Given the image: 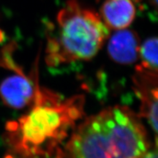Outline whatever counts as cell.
<instances>
[{"label":"cell","instance_id":"6da1fadb","mask_svg":"<svg viewBox=\"0 0 158 158\" xmlns=\"http://www.w3.org/2000/svg\"><path fill=\"white\" fill-rule=\"evenodd\" d=\"M84 98L62 100L37 87L34 106L15 122L6 124L5 141L18 158H48L58 149L84 114Z\"/></svg>","mask_w":158,"mask_h":158},{"label":"cell","instance_id":"7a4b0ae2","mask_svg":"<svg viewBox=\"0 0 158 158\" xmlns=\"http://www.w3.org/2000/svg\"><path fill=\"white\" fill-rule=\"evenodd\" d=\"M149 149L140 118L129 108L116 106L79 124L60 158H140Z\"/></svg>","mask_w":158,"mask_h":158},{"label":"cell","instance_id":"3957f363","mask_svg":"<svg viewBox=\"0 0 158 158\" xmlns=\"http://www.w3.org/2000/svg\"><path fill=\"white\" fill-rule=\"evenodd\" d=\"M109 36L98 13L77 0H70L47 25V64L51 67L88 61L98 54Z\"/></svg>","mask_w":158,"mask_h":158},{"label":"cell","instance_id":"277c9868","mask_svg":"<svg viewBox=\"0 0 158 158\" xmlns=\"http://www.w3.org/2000/svg\"><path fill=\"white\" fill-rule=\"evenodd\" d=\"M138 75L135 78L137 93L141 100V114L147 118L155 132L157 139V73L137 68Z\"/></svg>","mask_w":158,"mask_h":158},{"label":"cell","instance_id":"5b68a950","mask_svg":"<svg viewBox=\"0 0 158 158\" xmlns=\"http://www.w3.org/2000/svg\"><path fill=\"white\" fill-rule=\"evenodd\" d=\"M37 87L23 74L14 75L0 84V98L6 106L21 109L34 102Z\"/></svg>","mask_w":158,"mask_h":158},{"label":"cell","instance_id":"8992f818","mask_svg":"<svg viewBox=\"0 0 158 158\" xmlns=\"http://www.w3.org/2000/svg\"><path fill=\"white\" fill-rule=\"evenodd\" d=\"M139 39L135 31L119 29L114 33L108 45V52L114 62L121 64H133L139 56Z\"/></svg>","mask_w":158,"mask_h":158},{"label":"cell","instance_id":"52a82bcc","mask_svg":"<svg viewBox=\"0 0 158 158\" xmlns=\"http://www.w3.org/2000/svg\"><path fill=\"white\" fill-rule=\"evenodd\" d=\"M100 12V17L109 29H126L135 19V0H104Z\"/></svg>","mask_w":158,"mask_h":158},{"label":"cell","instance_id":"ba28073f","mask_svg":"<svg viewBox=\"0 0 158 158\" xmlns=\"http://www.w3.org/2000/svg\"><path fill=\"white\" fill-rule=\"evenodd\" d=\"M157 37H150L139 48L141 67L155 73H157Z\"/></svg>","mask_w":158,"mask_h":158},{"label":"cell","instance_id":"9c48e42d","mask_svg":"<svg viewBox=\"0 0 158 158\" xmlns=\"http://www.w3.org/2000/svg\"><path fill=\"white\" fill-rule=\"evenodd\" d=\"M140 158H157V149H153V150H148V151L144 154L143 155H142Z\"/></svg>","mask_w":158,"mask_h":158}]
</instances>
